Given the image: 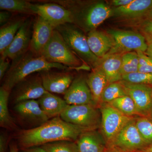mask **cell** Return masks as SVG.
I'll return each instance as SVG.
<instances>
[{"instance_id": "cell-1", "label": "cell", "mask_w": 152, "mask_h": 152, "mask_svg": "<svg viewBox=\"0 0 152 152\" xmlns=\"http://www.w3.org/2000/svg\"><path fill=\"white\" fill-rule=\"evenodd\" d=\"M88 130L65 121L58 116L48 120L37 127L20 132L18 141L24 149L42 146L62 140L76 142Z\"/></svg>"}, {"instance_id": "cell-2", "label": "cell", "mask_w": 152, "mask_h": 152, "mask_svg": "<svg viewBox=\"0 0 152 152\" xmlns=\"http://www.w3.org/2000/svg\"><path fill=\"white\" fill-rule=\"evenodd\" d=\"M67 68L61 64L48 61L42 56L29 50L12 61L4 78L2 86L11 91L20 82L35 73L50 70L53 69L64 70Z\"/></svg>"}, {"instance_id": "cell-3", "label": "cell", "mask_w": 152, "mask_h": 152, "mask_svg": "<svg viewBox=\"0 0 152 152\" xmlns=\"http://www.w3.org/2000/svg\"><path fill=\"white\" fill-rule=\"evenodd\" d=\"M56 30L75 53L89 64L97 66L99 59L90 50L87 37L73 23H66L56 28Z\"/></svg>"}, {"instance_id": "cell-4", "label": "cell", "mask_w": 152, "mask_h": 152, "mask_svg": "<svg viewBox=\"0 0 152 152\" xmlns=\"http://www.w3.org/2000/svg\"><path fill=\"white\" fill-rule=\"evenodd\" d=\"M60 117L66 122L88 130L100 127V110L94 105H68Z\"/></svg>"}, {"instance_id": "cell-5", "label": "cell", "mask_w": 152, "mask_h": 152, "mask_svg": "<svg viewBox=\"0 0 152 152\" xmlns=\"http://www.w3.org/2000/svg\"><path fill=\"white\" fill-rule=\"evenodd\" d=\"M40 55L48 61L61 64L67 67H76L80 64L78 58L56 29Z\"/></svg>"}, {"instance_id": "cell-6", "label": "cell", "mask_w": 152, "mask_h": 152, "mask_svg": "<svg viewBox=\"0 0 152 152\" xmlns=\"http://www.w3.org/2000/svg\"><path fill=\"white\" fill-rule=\"evenodd\" d=\"M99 107L101 113L99 130L107 145L134 117L124 115L109 104L101 103Z\"/></svg>"}, {"instance_id": "cell-7", "label": "cell", "mask_w": 152, "mask_h": 152, "mask_svg": "<svg viewBox=\"0 0 152 152\" xmlns=\"http://www.w3.org/2000/svg\"><path fill=\"white\" fill-rule=\"evenodd\" d=\"M73 23H78L89 32L96 30L105 20L113 15V9L104 3L99 2L90 5L81 11H69Z\"/></svg>"}, {"instance_id": "cell-8", "label": "cell", "mask_w": 152, "mask_h": 152, "mask_svg": "<svg viewBox=\"0 0 152 152\" xmlns=\"http://www.w3.org/2000/svg\"><path fill=\"white\" fill-rule=\"evenodd\" d=\"M115 41V45L107 55L123 54L135 51L145 53L148 48L145 37L131 31L111 29L108 31Z\"/></svg>"}, {"instance_id": "cell-9", "label": "cell", "mask_w": 152, "mask_h": 152, "mask_svg": "<svg viewBox=\"0 0 152 152\" xmlns=\"http://www.w3.org/2000/svg\"><path fill=\"white\" fill-rule=\"evenodd\" d=\"M107 145L133 151H140L148 146L137 127L134 117Z\"/></svg>"}, {"instance_id": "cell-10", "label": "cell", "mask_w": 152, "mask_h": 152, "mask_svg": "<svg viewBox=\"0 0 152 152\" xmlns=\"http://www.w3.org/2000/svg\"><path fill=\"white\" fill-rule=\"evenodd\" d=\"M120 82L127 95L134 102L139 115L150 118L152 110V86Z\"/></svg>"}, {"instance_id": "cell-11", "label": "cell", "mask_w": 152, "mask_h": 152, "mask_svg": "<svg viewBox=\"0 0 152 152\" xmlns=\"http://www.w3.org/2000/svg\"><path fill=\"white\" fill-rule=\"evenodd\" d=\"M13 89V100L15 104L23 101L39 99L48 92L44 88L40 73L28 76Z\"/></svg>"}, {"instance_id": "cell-12", "label": "cell", "mask_w": 152, "mask_h": 152, "mask_svg": "<svg viewBox=\"0 0 152 152\" xmlns=\"http://www.w3.org/2000/svg\"><path fill=\"white\" fill-rule=\"evenodd\" d=\"M35 13L55 28L61 25L73 23L72 14L67 9L57 3L34 4Z\"/></svg>"}, {"instance_id": "cell-13", "label": "cell", "mask_w": 152, "mask_h": 152, "mask_svg": "<svg viewBox=\"0 0 152 152\" xmlns=\"http://www.w3.org/2000/svg\"><path fill=\"white\" fill-rule=\"evenodd\" d=\"M33 24L31 19H26L19 29L12 42L1 56L13 61L26 53L29 50Z\"/></svg>"}, {"instance_id": "cell-14", "label": "cell", "mask_w": 152, "mask_h": 152, "mask_svg": "<svg viewBox=\"0 0 152 152\" xmlns=\"http://www.w3.org/2000/svg\"><path fill=\"white\" fill-rule=\"evenodd\" d=\"M15 111L20 118L35 127L48 121V118L41 109L38 100H30L16 104Z\"/></svg>"}, {"instance_id": "cell-15", "label": "cell", "mask_w": 152, "mask_h": 152, "mask_svg": "<svg viewBox=\"0 0 152 152\" xmlns=\"http://www.w3.org/2000/svg\"><path fill=\"white\" fill-rule=\"evenodd\" d=\"M64 99L69 105H95L87 79L83 76H79L74 79L64 95Z\"/></svg>"}, {"instance_id": "cell-16", "label": "cell", "mask_w": 152, "mask_h": 152, "mask_svg": "<svg viewBox=\"0 0 152 152\" xmlns=\"http://www.w3.org/2000/svg\"><path fill=\"white\" fill-rule=\"evenodd\" d=\"M40 74L44 88L50 93L64 95L74 79L72 74L66 72L49 70L41 72Z\"/></svg>"}, {"instance_id": "cell-17", "label": "cell", "mask_w": 152, "mask_h": 152, "mask_svg": "<svg viewBox=\"0 0 152 152\" xmlns=\"http://www.w3.org/2000/svg\"><path fill=\"white\" fill-rule=\"evenodd\" d=\"M33 27L29 50L34 53L40 55L50 40L55 28L39 16L36 18Z\"/></svg>"}, {"instance_id": "cell-18", "label": "cell", "mask_w": 152, "mask_h": 152, "mask_svg": "<svg viewBox=\"0 0 152 152\" xmlns=\"http://www.w3.org/2000/svg\"><path fill=\"white\" fill-rule=\"evenodd\" d=\"M76 143L78 152H104L107 147L105 140L98 129L84 132Z\"/></svg>"}, {"instance_id": "cell-19", "label": "cell", "mask_w": 152, "mask_h": 152, "mask_svg": "<svg viewBox=\"0 0 152 152\" xmlns=\"http://www.w3.org/2000/svg\"><path fill=\"white\" fill-rule=\"evenodd\" d=\"M87 38L90 50L99 58L107 54L115 45L114 39L109 34L96 30L89 32Z\"/></svg>"}, {"instance_id": "cell-20", "label": "cell", "mask_w": 152, "mask_h": 152, "mask_svg": "<svg viewBox=\"0 0 152 152\" xmlns=\"http://www.w3.org/2000/svg\"><path fill=\"white\" fill-rule=\"evenodd\" d=\"M87 82L91 93L94 103L99 107L101 103L102 94L109 84L105 75L100 67H97L89 75Z\"/></svg>"}, {"instance_id": "cell-21", "label": "cell", "mask_w": 152, "mask_h": 152, "mask_svg": "<svg viewBox=\"0 0 152 152\" xmlns=\"http://www.w3.org/2000/svg\"><path fill=\"white\" fill-rule=\"evenodd\" d=\"M38 101L41 109L49 119L60 116L69 105L64 99L48 92Z\"/></svg>"}, {"instance_id": "cell-22", "label": "cell", "mask_w": 152, "mask_h": 152, "mask_svg": "<svg viewBox=\"0 0 152 152\" xmlns=\"http://www.w3.org/2000/svg\"><path fill=\"white\" fill-rule=\"evenodd\" d=\"M152 8V0H134L128 5L113 9V15L123 18H136L147 13Z\"/></svg>"}, {"instance_id": "cell-23", "label": "cell", "mask_w": 152, "mask_h": 152, "mask_svg": "<svg viewBox=\"0 0 152 152\" xmlns=\"http://www.w3.org/2000/svg\"><path fill=\"white\" fill-rule=\"evenodd\" d=\"M122 55V54H115L104 57V60L100 67L105 75L109 83L122 80L121 72Z\"/></svg>"}, {"instance_id": "cell-24", "label": "cell", "mask_w": 152, "mask_h": 152, "mask_svg": "<svg viewBox=\"0 0 152 152\" xmlns=\"http://www.w3.org/2000/svg\"><path fill=\"white\" fill-rule=\"evenodd\" d=\"M26 19L19 18L11 20L0 29V53L3 54L12 42Z\"/></svg>"}, {"instance_id": "cell-25", "label": "cell", "mask_w": 152, "mask_h": 152, "mask_svg": "<svg viewBox=\"0 0 152 152\" xmlns=\"http://www.w3.org/2000/svg\"><path fill=\"white\" fill-rule=\"evenodd\" d=\"M10 92L2 86L0 88V125L8 129H13L16 126L8 107Z\"/></svg>"}, {"instance_id": "cell-26", "label": "cell", "mask_w": 152, "mask_h": 152, "mask_svg": "<svg viewBox=\"0 0 152 152\" xmlns=\"http://www.w3.org/2000/svg\"><path fill=\"white\" fill-rule=\"evenodd\" d=\"M34 4L22 0H0V8L2 10L35 15Z\"/></svg>"}, {"instance_id": "cell-27", "label": "cell", "mask_w": 152, "mask_h": 152, "mask_svg": "<svg viewBox=\"0 0 152 152\" xmlns=\"http://www.w3.org/2000/svg\"><path fill=\"white\" fill-rule=\"evenodd\" d=\"M109 104L128 116L139 115L134 102L128 95L118 98Z\"/></svg>"}, {"instance_id": "cell-28", "label": "cell", "mask_w": 152, "mask_h": 152, "mask_svg": "<svg viewBox=\"0 0 152 152\" xmlns=\"http://www.w3.org/2000/svg\"><path fill=\"white\" fill-rule=\"evenodd\" d=\"M126 95L124 88L120 82L109 83L102 94L101 103L109 104L118 98Z\"/></svg>"}, {"instance_id": "cell-29", "label": "cell", "mask_w": 152, "mask_h": 152, "mask_svg": "<svg viewBox=\"0 0 152 152\" xmlns=\"http://www.w3.org/2000/svg\"><path fill=\"white\" fill-rule=\"evenodd\" d=\"M139 57L135 52H128L122 56L121 72L122 76L138 72Z\"/></svg>"}, {"instance_id": "cell-30", "label": "cell", "mask_w": 152, "mask_h": 152, "mask_svg": "<svg viewBox=\"0 0 152 152\" xmlns=\"http://www.w3.org/2000/svg\"><path fill=\"white\" fill-rule=\"evenodd\" d=\"M137 127L147 145L152 144V119L148 117H134Z\"/></svg>"}, {"instance_id": "cell-31", "label": "cell", "mask_w": 152, "mask_h": 152, "mask_svg": "<svg viewBox=\"0 0 152 152\" xmlns=\"http://www.w3.org/2000/svg\"><path fill=\"white\" fill-rule=\"evenodd\" d=\"M48 152H78L76 142L62 140L41 146Z\"/></svg>"}, {"instance_id": "cell-32", "label": "cell", "mask_w": 152, "mask_h": 152, "mask_svg": "<svg viewBox=\"0 0 152 152\" xmlns=\"http://www.w3.org/2000/svg\"><path fill=\"white\" fill-rule=\"evenodd\" d=\"M130 83L148 85L152 86V74L133 73L122 76V80Z\"/></svg>"}, {"instance_id": "cell-33", "label": "cell", "mask_w": 152, "mask_h": 152, "mask_svg": "<svg viewBox=\"0 0 152 152\" xmlns=\"http://www.w3.org/2000/svg\"><path fill=\"white\" fill-rule=\"evenodd\" d=\"M139 57V72L152 74V59L143 52H137Z\"/></svg>"}, {"instance_id": "cell-34", "label": "cell", "mask_w": 152, "mask_h": 152, "mask_svg": "<svg viewBox=\"0 0 152 152\" xmlns=\"http://www.w3.org/2000/svg\"><path fill=\"white\" fill-rule=\"evenodd\" d=\"M142 31L146 37V39L152 40V19L143 22L142 25Z\"/></svg>"}, {"instance_id": "cell-35", "label": "cell", "mask_w": 152, "mask_h": 152, "mask_svg": "<svg viewBox=\"0 0 152 152\" xmlns=\"http://www.w3.org/2000/svg\"><path fill=\"white\" fill-rule=\"evenodd\" d=\"M7 58H4V57L1 56L0 58V79L1 80L5 76L7 71H8L9 68H10V63L7 60Z\"/></svg>"}, {"instance_id": "cell-36", "label": "cell", "mask_w": 152, "mask_h": 152, "mask_svg": "<svg viewBox=\"0 0 152 152\" xmlns=\"http://www.w3.org/2000/svg\"><path fill=\"white\" fill-rule=\"evenodd\" d=\"M12 12L9 11L4 10L1 11L0 12V25L1 26L9 22L11 20L10 19L12 18Z\"/></svg>"}, {"instance_id": "cell-37", "label": "cell", "mask_w": 152, "mask_h": 152, "mask_svg": "<svg viewBox=\"0 0 152 152\" xmlns=\"http://www.w3.org/2000/svg\"><path fill=\"white\" fill-rule=\"evenodd\" d=\"M8 137L5 134L0 135V152H6L7 145Z\"/></svg>"}, {"instance_id": "cell-38", "label": "cell", "mask_w": 152, "mask_h": 152, "mask_svg": "<svg viewBox=\"0 0 152 152\" xmlns=\"http://www.w3.org/2000/svg\"><path fill=\"white\" fill-rule=\"evenodd\" d=\"M104 152H142L141 151H128L120 148L119 147L113 145H107L106 149Z\"/></svg>"}, {"instance_id": "cell-39", "label": "cell", "mask_w": 152, "mask_h": 152, "mask_svg": "<svg viewBox=\"0 0 152 152\" xmlns=\"http://www.w3.org/2000/svg\"><path fill=\"white\" fill-rule=\"evenodd\" d=\"M134 0H114L112 1V4L115 7H124L129 4Z\"/></svg>"}, {"instance_id": "cell-40", "label": "cell", "mask_w": 152, "mask_h": 152, "mask_svg": "<svg viewBox=\"0 0 152 152\" xmlns=\"http://www.w3.org/2000/svg\"><path fill=\"white\" fill-rule=\"evenodd\" d=\"M22 152H48L42 148L36 146L24 149Z\"/></svg>"}, {"instance_id": "cell-41", "label": "cell", "mask_w": 152, "mask_h": 152, "mask_svg": "<svg viewBox=\"0 0 152 152\" xmlns=\"http://www.w3.org/2000/svg\"><path fill=\"white\" fill-rule=\"evenodd\" d=\"M148 43V48L146 52V55L152 59V40L146 39Z\"/></svg>"}, {"instance_id": "cell-42", "label": "cell", "mask_w": 152, "mask_h": 152, "mask_svg": "<svg viewBox=\"0 0 152 152\" xmlns=\"http://www.w3.org/2000/svg\"><path fill=\"white\" fill-rule=\"evenodd\" d=\"M19 152L18 149L16 145L15 144H11L10 146V152Z\"/></svg>"}, {"instance_id": "cell-43", "label": "cell", "mask_w": 152, "mask_h": 152, "mask_svg": "<svg viewBox=\"0 0 152 152\" xmlns=\"http://www.w3.org/2000/svg\"><path fill=\"white\" fill-rule=\"evenodd\" d=\"M140 151L142 152H152V144L147 146Z\"/></svg>"}, {"instance_id": "cell-44", "label": "cell", "mask_w": 152, "mask_h": 152, "mask_svg": "<svg viewBox=\"0 0 152 152\" xmlns=\"http://www.w3.org/2000/svg\"><path fill=\"white\" fill-rule=\"evenodd\" d=\"M147 15L150 18V19H152V8L147 13Z\"/></svg>"}, {"instance_id": "cell-45", "label": "cell", "mask_w": 152, "mask_h": 152, "mask_svg": "<svg viewBox=\"0 0 152 152\" xmlns=\"http://www.w3.org/2000/svg\"><path fill=\"white\" fill-rule=\"evenodd\" d=\"M150 118L152 119V110L151 111V115H150Z\"/></svg>"}]
</instances>
